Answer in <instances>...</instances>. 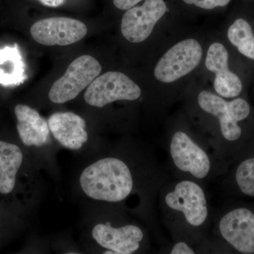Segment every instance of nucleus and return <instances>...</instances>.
Returning a JSON list of instances; mask_svg holds the SVG:
<instances>
[{
	"instance_id": "f257e3e1",
	"label": "nucleus",
	"mask_w": 254,
	"mask_h": 254,
	"mask_svg": "<svg viewBox=\"0 0 254 254\" xmlns=\"http://www.w3.org/2000/svg\"><path fill=\"white\" fill-rule=\"evenodd\" d=\"M83 192L93 199L122 201L131 193L133 179L125 162L116 158H105L87 167L81 177Z\"/></svg>"
},
{
	"instance_id": "f03ea898",
	"label": "nucleus",
	"mask_w": 254,
	"mask_h": 254,
	"mask_svg": "<svg viewBox=\"0 0 254 254\" xmlns=\"http://www.w3.org/2000/svg\"><path fill=\"white\" fill-rule=\"evenodd\" d=\"M102 71L99 62L90 55H83L73 60L64 74L50 88V100L57 104L74 99L98 77Z\"/></svg>"
},
{
	"instance_id": "7ed1b4c3",
	"label": "nucleus",
	"mask_w": 254,
	"mask_h": 254,
	"mask_svg": "<svg viewBox=\"0 0 254 254\" xmlns=\"http://www.w3.org/2000/svg\"><path fill=\"white\" fill-rule=\"evenodd\" d=\"M198 105L205 113L216 117L222 137L228 141H237L242 136L239 122L245 120L250 114V106L245 100L236 98L228 102L207 91L200 92Z\"/></svg>"
},
{
	"instance_id": "20e7f679",
	"label": "nucleus",
	"mask_w": 254,
	"mask_h": 254,
	"mask_svg": "<svg viewBox=\"0 0 254 254\" xmlns=\"http://www.w3.org/2000/svg\"><path fill=\"white\" fill-rule=\"evenodd\" d=\"M141 95L140 87L126 74L108 71L92 82L87 88L84 100L91 106L103 108L118 100H136Z\"/></svg>"
},
{
	"instance_id": "39448f33",
	"label": "nucleus",
	"mask_w": 254,
	"mask_h": 254,
	"mask_svg": "<svg viewBox=\"0 0 254 254\" xmlns=\"http://www.w3.org/2000/svg\"><path fill=\"white\" fill-rule=\"evenodd\" d=\"M165 205L182 214L185 221L193 227L203 225L208 218V206L202 187L191 180H182L165 196Z\"/></svg>"
},
{
	"instance_id": "423d86ee",
	"label": "nucleus",
	"mask_w": 254,
	"mask_h": 254,
	"mask_svg": "<svg viewBox=\"0 0 254 254\" xmlns=\"http://www.w3.org/2000/svg\"><path fill=\"white\" fill-rule=\"evenodd\" d=\"M203 50L198 41L187 39L179 42L159 60L154 76L163 83H172L190 73L198 64Z\"/></svg>"
},
{
	"instance_id": "0eeeda50",
	"label": "nucleus",
	"mask_w": 254,
	"mask_h": 254,
	"mask_svg": "<svg viewBox=\"0 0 254 254\" xmlns=\"http://www.w3.org/2000/svg\"><path fill=\"white\" fill-rule=\"evenodd\" d=\"M170 157L175 168L198 180L210 175L211 160L206 150L187 133L175 132L169 143Z\"/></svg>"
},
{
	"instance_id": "6e6552de",
	"label": "nucleus",
	"mask_w": 254,
	"mask_h": 254,
	"mask_svg": "<svg viewBox=\"0 0 254 254\" xmlns=\"http://www.w3.org/2000/svg\"><path fill=\"white\" fill-rule=\"evenodd\" d=\"M88 33L86 25L68 17L44 18L33 23L31 35L35 41L46 46H66L81 41Z\"/></svg>"
},
{
	"instance_id": "1a4fd4ad",
	"label": "nucleus",
	"mask_w": 254,
	"mask_h": 254,
	"mask_svg": "<svg viewBox=\"0 0 254 254\" xmlns=\"http://www.w3.org/2000/svg\"><path fill=\"white\" fill-rule=\"evenodd\" d=\"M167 11L168 8L164 0H145L141 6L130 8L122 20L123 36L131 43L144 41Z\"/></svg>"
},
{
	"instance_id": "9d476101",
	"label": "nucleus",
	"mask_w": 254,
	"mask_h": 254,
	"mask_svg": "<svg viewBox=\"0 0 254 254\" xmlns=\"http://www.w3.org/2000/svg\"><path fill=\"white\" fill-rule=\"evenodd\" d=\"M219 231L227 243L242 254H254V213L239 208L222 217Z\"/></svg>"
},
{
	"instance_id": "9b49d317",
	"label": "nucleus",
	"mask_w": 254,
	"mask_h": 254,
	"mask_svg": "<svg viewBox=\"0 0 254 254\" xmlns=\"http://www.w3.org/2000/svg\"><path fill=\"white\" fill-rule=\"evenodd\" d=\"M97 243L113 254H131L138 250L143 232L136 225L113 227L110 224H98L92 231Z\"/></svg>"
},
{
	"instance_id": "f8f14e48",
	"label": "nucleus",
	"mask_w": 254,
	"mask_h": 254,
	"mask_svg": "<svg viewBox=\"0 0 254 254\" xmlns=\"http://www.w3.org/2000/svg\"><path fill=\"white\" fill-rule=\"evenodd\" d=\"M229 55L223 45L213 43L209 47L205 60L208 70L215 74L214 88L222 98H236L242 91V83L237 75L228 66Z\"/></svg>"
},
{
	"instance_id": "ddd939ff",
	"label": "nucleus",
	"mask_w": 254,
	"mask_h": 254,
	"mask_svg": "<svg viewBox=\"0 0 254 254\" xmlns=\"http://www.w3.org/2000/svg\"><path fill=\"white\" fill-rule=\"evenodd\" d=\"M48 125L55 139L68 149H80L88 141L86 122L76 114L71 112L53 114Z\"/></svg>"
},
{
	"instance_id": "4468645a",
	"label": "nucleus",
	"mask_w": 254,
	"mask_h": 254,
	"mask_svg": "<svg viewBox=\"0 0 254 254\" xmlns=\"http://www.w3.org/2000/svg\"><path fill=\"white\" fill-rule=\"evenodd\" d=\"M14 111L18 121L16 128L23 144L41 147L48 143L49 125L37 110L27 105H17Z\"/></svg>"
},
{
	"instance_id": "2eb2a0df",
	"label": "nucleus",
	"mask_w": 254,
	"mask_h": 254,
	"mask_svg": "<svg viewBox=\"0 0 254 254\" xmlns=\"http://www.w3.org/2000/svg\"><path fill=\"white\" fill-rule=\"evenodd\" d=\"M22 162L19 147L0 141V193L8 194L14 190L16 174Z\"/></svg>"
},
{
	"instance_id": "dca6fc26",
	"label": "nucleus",
	"mask_w": 254,
	"mask_h": 254,
	"mask_svg": "<svg viewBox=\"0 0 254 254\" xmlns=\"http://www.w3.org/2000/svg\"><path fill=\"white\" fill-rule=\"evenodd\" d=\"M0 84L3 86H16L26 79L25 74L26 65L17 45L0 48Z\"/></svg>"
},
{
	"instance_id": "f3484780",
	"label": "nucleus",
	"mask_w": 254,
	"mask_h": 254,
	"mask_svg": "<svg viewBox=\"0 0 254 254\" xmlns=\"http://www.w3.org/2000/svg\"><path fill=\"white\" fill-rule=\"evenodd\" d=\"M227 36L241 54L254 60V36L250 23L243 18H238L229 28Z\"/></svg>"
},
{
	"instance_id": "a211bd4d",
	"label": "nucleus",
	"mask_w": 254,
	"mask_h": 254,
	"mask_svg": "<svg viewBox=\"0 0 254 254\" xmlns=\"http://www.w3.org/2000/svg\"><path fill=\"white\" fill-rule=\"evenodd\" d=\"M235 179L242 193L254 197V158L247 159L239 165Z\"/></svg>"
},
{
	"instance_id": "6ab92c4d",
	"label": "nucleus",
	"mask_w": 254,
	"mask_h": 254,
	"mask_svg": "<svg viewBox=\"0 0 254 254\" xmlns=\"http://www.w3.org/2000/svg\"><path fill=\"white\" fill-rule=\"evenodd\" d=\"M231 0H184L188 4H194L204 9H213L217 6H224Z\"/></svg>"
},
{
	"instance_id": "aec40b11",
	"label": "nucleus",
	"mask_w": 254,
	"mask_h": 254,
	"mask_svg": "<svg viewBox=\"0 0 254 254\" xmlns=\"http://www.w3.org/2000/svg\"><path fill=\"white\" fill-rule=\"evenodd\" d=\"M171 254H194L195 252L186 242H179L175 244L170 251Z\"/></svg>"
},
{
	"instance_id": "412c9836",
	"label": "nucleus",
	"mask_w": 254,
	"mask_h": 254,
	"mask_svg": "<svg viewBox=\"0 0 254 254\" xmlns=\"http://www.w3.org/2000/svg\"><path fill=\"white\" fill-rule=\"evenodd\" d=\"M142 0H113L114 4L121 10H128L141 1Z\"/></svg>"
},
{
	"instance_id": "4be33fe9",
	"label": "nucleus",
	"mask_w": 254,
	"mask_h": 254,
	"mask_svg": "<svg viewBox=\"0 0 254 254\" xmlns=\"http://www.w3.org/2000/svg\"><path fill=\"white\" fill-rule=\"evenodd\" d=\"M43 5L49 7H58L64 4L66 0H38Z\"/></svg>"
}]
</instances>
